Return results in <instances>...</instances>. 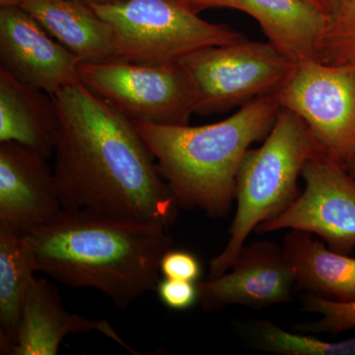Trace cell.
Instances as JSON below:
<instances>
[{
    "label": "cell",
    "instance_id": "ffe728a7",
    "mask_svg": "<svg viewBox=\"0 0 355 355\" xmlns=\"http://www.w3.org/2000/svg\"><path fill=\"white\" fill-rule=\"evenodd\" d=\"M320 62L355 64V0H331Z\"/></svg>",
    "mask_w": 355,
    "mask_h": 355
},
{
    "label": "cell",
    "instance_id": "52a82bcc",
    "mask_svg": "<svg viewBox=\"0 0 355 355\" xmlns=\"http://www.w3.org/2000/svg\"><path fill=\"white\" fill-rule=\"evenodd\" d=\"M179 64L195 81V114L200 116L225 113L256 98L273 94L296 65L268 42L247 39L202 49Z\"/></svg>",
    "mask_w": 355,
    "mask_h": 355
},
{
    "label": "cell",
    "instance_id": "6da1fadb",
    "mask_svg": "<svg viewBox=\"0 0 355 355\" xmlns=\"http://www.w3.org/2000/svg\"><path fill=\"white\" fill-rule=\"evenodd\" d=\"M51 97L58 116L53 169L62 209L169 226L179 205L135 123L81 83Z\"/></svg>",
    "mask_w": 355,
    "mask_h": 355
},
{
    "label": "cell",
    "instance_id": "83f0119b",
    "mask_svg": "<svg viewBox=\"0 0 355 355\" xmlns=\"http://www.w3.org/2000/svg\"><path fill=\"white\" fill-rule=\"evenodd\" d=\"M345 169H347L349 176L352 177V179L355 182V154L354 157L352 158V160L349 161V164L345 167Z\"/></svg>",
    "mask_w": 355,
    "mask_h": 355
},
{
    "label": "cell",
    "instance_id": "cb8c5ba5",
    "mask_svg": "<svg viewBox=\"0 0 355 355\" xmlns=\"http://www.w3.org/2000/svg\"><path fill=\"white\" fill-rule=\"evenodd\" d=\"M179 1L196 13L214 8L239 10V0H179Z\"/></svg>",
    "mask_w": 355,
    "mask_h": 355
},
{
    "label": "cell",
    "instance_id": "9c48e42d",
    "mask_svg": "<svg viewBox=\"0 0 355 355\" xmlns=\"http://www.w3.org/2000/svg\"><path fill=\"white\" fill-rule=\"evenodd\" d=\"M302 193L279 216L261 223L259 234L289 230L319 236L330 249L349 254L355 247V182L345 166L321 153L303 168Z\"/></svg>",
    "mask_w": 355,
    "mask_h": 355
},
{
    "label": "cell",
    "instance_id": "8992f818",
    "mask_svg": "<svg viewBox=\"0 0 355 355\" xmlns=\"http://www.w3.org/2000/svg\"><path fill=\"white\" fill-rule=\"evenodd\" d=\"M79 81L132 123L188 125L198 92L181 64H79Z\"/></svg>",
    "mask_w": 355,
    "mask_h": 355
},
{
    "label": "cell",
    "instance_id": "44dd1931",
    "mask_svg": "<svg viewBox=\"0 0 355 355\" xmlns=\"http://www.w3.org/2000/svg\"><path fill=\"white\" fill-rule=\"evenodd\" d=\"M302 305L306 312L321 315V318L316 322L299 324V331L338 334L355 328V300L340 302L306 294Z\"/></svg>",
    "mask_w": 355,
    "mask_h": 355
},
{
    "label": "cell",
    "instance_id": "5b68a950",
    "mask_svg": "<svg viewBox=\"0 0 355 355\" xmlns=\"http://www.w3.org/2000/svg\"><path fill=\"white\" fill-rule=\"evenodd\" d=\"M91 7L113 30L118 62L178 64L202 49L246 39L227 25L202 19L179 0H121Z\"/></svg>",
    "mask_w": 355,
    "mask_h": 355
},
{
    "label": "cell",
    "instance_id": "484cf974",
    "mask_svg": "<svg viewBox=\"0 0 355 355\" xmlns=\"http://www.w3.org/2000/svg\"><path fill=\"white\" fill-rule=\"evenodd\" d=\"M76 1L83 2V3L87 4V6H92L116 3V2L121 1V0H76Z\"/></svg>",
    "mask_w": 355,
    "mask_h": 355
},
{
    "label": "cell",
    "instance_id": "7402d4cb",
    "mask_svg": "<svg viewBox=\"0 0 355 355\" xmlns=\"http://www.w3.org/2000/svg\"><path fill=\"white\" fill-rule=\"evenodd\" d=\"M160 272L167 279L198 284L202 277V263L191 252L171 248L161 259Z\"/></svg>",
    "mask_w": 355,
    "mask_h": 355
},
{
    "label": "cell",
    "instance_id": "5bb4252c",
    "mask_svg": "<svg viewBox=\"0 0 355 355\" xmlns=\"http://www.w3.org/2000/svg\"><path fill=\"white\" fill-rule=\"evenodd\" d=\"M80 64L118 62L111 26L76 0H25L21 6Z\"/></svg>",
    "mask_w": 355,
    "mask_h": 355
},
{
    "label": "cell",
    "instance_id": "ba28073f",
    "mask_svg": "<svg viewBox=\"0 0 355 355\" xmlns=\"http://www.w3.org/2000/svg\"><path fill=\"white\" fill-rule=\"evenodd\" d=\"M275 95L304 121L321 153L347 167L355 154V64H296Z\"/></svg>",
    "mask_w": 355,
    "mask_h": 355
},
{
    "label": "cell",
    "instance_id": "603a6c76",
    "mask_svg": "<svg viewBox=\"0 0 355 355\" xmlns=\"http://www.w3.org/2000/svg\"><path fill=\"white\" fill-rule=\"evenodd\" d=\"M156 291L161 302L171 310H188L198 303V284L193 282L163 277L159 279Z\"/></svg>",
    "mask_w": 355,
    "mask_h": 355
},
{
    "label": "cell",
    "instance_id": "30bf717a",
    "mask_svg": "<svg viewBox=\"0 0 355 355\" xmlns=\"http://www.w3.org/2000/svg\"><path fill=\"white\" fill-rule=\"evenodd\" d=\"M295 272L284 247L257 241L244 246L232 268L198 282V303L207 313L231 305L263 309L292 301Z\"/></svg>",
    "mask_w": 355,
    "mask_h": 355
},
{
    "label": "cell",
    "instance_id": "8fae6325",
    "mask_svg": "<svg viewBox=\"0 0 355 355\" xmlns=\"http://www.w3.org/2000/svg\"><path fill=\"white\" fill-rule=\"evenodd\" d=\"M80 62L20 6L0 9V69L49 95L79 81Z\"/></svg>",
    "mask_w": 355,
    "mask_h": 355
},
{
    "label": "cell",
    "instance_id": "e0dca14e",
    "mask_svg": "<svg viewBox=\"0 0 355 355\" xmlns=\"http://www.w3.org/2000/svg\"><path fill=\"white\" fill-rule=\"evenodd\" d=\"M282 247L296 284L306 294L340 302L355 300V259L327 248L304 231L291 230Z\"/></svg>",
    "mask_w": 355,
    "mask_h": 355
},
{
    "label": "cell",
    "instance_id": "9a60e30c",
    "mask_svg": "<svg viewBox=\"0 0 355 355\" xmlns=\"http://www.w3.org/2000/svg\"><path fill=\"white\" fill-rule=\"evenodd\" d=\"M268 43L294 64L320 62L326 15L306 0H239Z\"/></svg>",
    "mask_w": 355,
    "mask_h": 355
},
{
    "label": "cell",
    "instance_id": "4316f807",
    "mask_svg": "<svg viewBox=\"0 0 355 355\" xmlns=\"http://www.w3.org/2000/svg\"><path fill=\"white\" fill-rule=\"evenodd\" d=\"M25 0H0V6L11 7L20 6L24 3Z\"/></svg>",
    "mask_w": 355,
    "mask_h": 355
},
{
    "label": "cell",
    "instance_id": "4fadbf2b",
    "mask_svg": "<svg viewBox=\"0 0 355 355\" xmlns=\"http://www.w3.org/2000/svg\"><path fill=\"white\" fill-rule=\"evenodd\" d=\"M93 331L108 336L128 352L139 354L108 321L90 320L69 312L57 287L35 275L26 295L12 355H55L67 336Z\"/></svg>",
    "mask_w": 355,
    "mask_h": 355
},
{
    "label": "cell",
    "instance_id": "7c38bea8",
    "mask_svg": "<svg viewBox=\"0 0 355 355\" xmlns=\"http://www.w3.org/2000/svg\"><path fill=\"white\" fill-rule=\"evenodd\" d=\"M48 159L0 142V231L25 236L62 211Z\"/></svg>",
    "mask_w": 355,
    "mask_h": 355
},
{
    "label": "cell",
    "instance_id": "277c9868",
    "mask_svg": "<svg viewBox=\"0 0 355 355\" xmlns=\"http://www.w3.org/2000/svg\"><path fill=\"white\" fill-rule=\"evenodd\" d=\"M318 153L309 128L298 116L280 109L263 146L245 154L236 181V214L229 240L209 263L207 279L220 277L237 260L247 238L261 223L286 210L298 197V179Z\"/></svg>",
    "mask_w": 355,
    "mask_h": 355
},
{
    "label": "cell",
    "instance_id": "7a4b0ae2",
    "mask_svg": "<svg viewBox=\"0 0 355 355\" xmlns=\"http://www.w3.org/2000/svg\"><path fill=\"white\" fill-rule=\"evenodd\" d=\"M169 226L87 209H64L24 237L35 270L73 288H93L125 310L156 289L171 249Z\"/></svg>",
    "mask_w": 355,
    "mask_h": 355
},
{
    "label": "cell",
    "instance_id": "d6986e66",
    "mask_svg": "<svg viewBox=\"0 0 355 355\" xmlns=\"http://www.w3.org/2000/svg\"><path fill=\"white\" fill-rule=\"evenodd\" d=\"M254 343L266 352L282 355H355V338L330 343L291 333L263 320L249 327Z\"/></svg>",
    "mask_w": 355,
    "mask_h": 355
},
{
    "label": "cell",
    "instance_id": "d4e9b609",
    "mask_svg": "<svg viewBox=\"0 0 355 355\" xmlns=\"http://www.w3.org/2000/svg\"><path fill=\"white\" fill-rule=\"evenodd\" d=\"M309 2L313 6L316 7L320 11H322L327 15L328 14L329 8H330L331 0H306Z\"/></svg>",
    "mask_w": 355,
    "mask_h": 355
},
{
    "label": "cell",
    "instance_id": "ac0fdd59",
    "mask_svg": "<svg viewBox=\"0 0 355 355\" xmlns=\"http://www.w3.org/2000/svg\"><path fill=\"white\" fill-rule=\"evenodd\" d=\"M31 254L20 235L0 231V352L12 355L28 288L35 277Z\"/></svg>",
    "mask_w": 355,
    "mask_h": 355
},
{
    "label": "cell",
    "instance_id": "2e32d148",
    "mask_svg": "<svg viewBox=\"0 0 355 355\" xmlns=\"http://www.w3.org/2000/svg\"><path fill=\"white\" fill-rule=\"evenodd\" d=\"M58 130L51 95L0 69V142H16L49 160L55 153Z\"/></svg>",
    "mask_w": 355,
    "mask_h": 355
},
{
    "label": "cell",
    "instance_id": "3957f363",
    "mask_svg": "<svg viewBox=\"0 0 355 355\" xmlns=\"http://www.w3.org/2000/svg\"><path fill=\"white\" fill-rule=\"evenodd\" d=\"M280 109L273 93L210 125L133 123L178 205L219 219L230 214L245 154L268 135Z\"/></svg>",
    "mask_w": 355,
    "mask_h": 355
}]
</instances>
